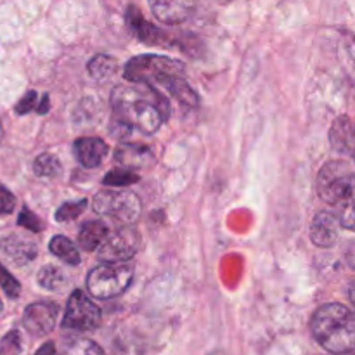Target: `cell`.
I'll return each mask as SVG.
<instances>
[{
  "label": "cell",
  "instance_id": "cell-33",
  "mask_svg": "<svg viewBox=\"0 0 355 355\" xmlns=\"http://www.w3.org/2000/svg\"><path fill=\"white\" fill-rule=\"evenodd\" d=\"M0 312H2V302H0Z\"/></svg>",
  "mask_w": 355,
  "mask_h": 355
},
{
  "label": "cell",
  "instance_id": "cell-10",
  "mask_svg": "<svg viewBox=\"0 0 355 355\" xmlns=\"http://www.w3.org/2000/svg\"><path fill=\"white\" fill-rule=\"evenodd\" d=\"M0 250L14 266H26L37 257V241L24 232H12L0 239Z\"/></svg>",
  "mask_w": 355,
  "mask_h": 355
},
{
  "label": "cell",
  "instance_id": "cell-11",
  "mask_svg": "<svg viewBox=\"0 0 355 355\" xmlns=\"http://www.w3.org/2000/svg\"><path fill=\"white\" fill-rule=\"evenodd\" d=\"M156 19L165 24L184 23L193 14L196 0H149Z\"/></svg>",
  "mask_w": 355,
  "mask_h": 355
},
{
  "label": "cell",
  "instance_id": "cell-4",
  "mask_svg": "<svg viewBox=\"0 0 355 355\" xmlns=\"http://www.w3.org/2000/svg\"><path fill=\"white\" fill-rule=\"evenodd\" d=\"M134 279V266L128 262H104L87 276L90 295L101 300L123 293Z\"/></svg>",
  "mask_w": 355,
  "mask_h": 355
},
{
  "label": "cell",
  "instance_id": "cell-19",
  "mask_svg": "<svg viewBox=\"0 0 355 355\" xmlns=\"http://www.w3.org/2000/svg\"><path fill=\"white\" fill-rule=\"evenodd\" d=\"M149 158L148 148H135V146H121L116 151V159L125 166H141Z\"/></svg>",
  "mask_w": 355,
  "mask_h": 355
},
{
  "label": "cell",
  "instance_id": "cell-18",
  "mask_svg": "<svg viewBox=\"0 0 355 355\" xmlns=\"http://www.w3.org/2000/svg\"><path fill=\"white\" fill-rule=\"evenodd\" d=\"M116 69H118V62L114 61L113 58H110V55L99 54L89 62V73L96 80L110 78V76H113L114 73H116Z\"/></svg>",
  "mask_w": 355,
  "mask_h": 355
},
{
  "label": "cell",
  "instance_id": "cell-22",
  "mask_svg": "<svg viewBox=\"0 0 355 355\" xmlns=\"http://www.w3.org/2000/svg\"><path fill=\"white\" fill-rule=\"evenodd\" d=\"M137 180H139V175L137 173L132 172V170L116 168V170H111V172H107L103 182L106 184V186H111V187H127V186H130V184L137 182Z\"/></svg>",
  "mask_w": 355,
  "mask_h": 355
},
{
  "label": "cell",
  "instance_id": "cell-1",
  "mask_svg": "<svg viewBox=\"0 0 355 355\" xmlns=\"http://www.w3.org/2000/svg\"><path fill=\"white\" fill-rule=\"evenodd\" d=\"M113 121L121 134L139 130L155 134L170 118V101L165 94L148 85H120L111 94Z\"/></svg>",
  "mask_w": 355,
  "mask_h": 355
},
{
  "label": "cell",
  "instance_id": "cell-29",
  "mask_svg": "<svg viewBox=\"0 0 355 355\" xmlns=\"http://www.w3.org/2000/svg\"><path fill=\"white\" fill-rule=\"evenodd\" d=\"M16 207V198L10 191L0 187V215H7Z\"/></svg>",
  "mask_w": 355,
  "mask_h": 355
},
{
  "label": "cell",
  "instance_id": "cell-28",
  "mask_svg": "<svg viewBox=\"0 0 355 355\" xmlns=\"http://www.w3.org/2000/svg\"><path fill=\"white\" fill-rule=\"evenodd\" d=\"M37 107H38L37 92H28L26 96H24L23 99L16 104V113L26 114V113H30V111L37 110Z\"/></svg>",
  "mask_w": 355,
  "mask_h": 355
},
{
  "label": "cell",
  "instance_id": "cell-6",
  "mask_svg": "<svg viewBox=\"0 0 355 355\" xmlns=\"http://www.w3.org/2000/svg\"><path fill=\"white\" fill-rule=\"evenodd\" d=\"M94 210L123 225H132L141 217V200L132 191H99L92 200Z\"/></svg>",
  "mask_w": 355,
  "mask_h": 355
},
{
  "label": "cell",
  "instance_id": "cell-2",
  "mask_svg": "<svg viewBox=\"0 0 355 355\" xmlns=\"http://www.w3.org/2000/svg\"><path fill=\"white\" fill-rule=\"evenodd\" d=\"M128 82L148 85L158 92H166L189 107H196L200 99L186 78V68L180 61L166 55L142 54L132 58L123 69Z\"/></svg>",
  "mask_w": 355,
  "mask_h": 355
},
{
  "label": "cell",
  "instance_id": "cell-32",
  "mask_svg": "<svg viewBox=\"0 0 355 355\" xmlns=\"http://www.w3.org/2000/svg\"><path fill=\"white\" fill-rule=\"evenodd\" d=\"M0 139H2V128H0Z\"/></svg>",
  "mask_w": 355,
  "mask_h": 355
},
{
  "label": "cell",
  "instance_id": "cell-16",
  "mask_svg": "<svg viewBox=\"0 0 355 355\" xmlns=\"http://www.w3.org/2000/svg\"><path fill=\"white\" fill-rule=\"evenodd\" d=\"M107 227L104 222L101 220H90L80 227L78 231V245L82 246L85 252H92V250L99 248L103 239L106 238Z\"/></svg>",
  "mask_w": 355,
  "mask_h": 355
},
{
  "label": "cell",
  "instance_id": "cell-20",
  "mask_svg": "<svg viewBox=\"0 0 355 355\" xmlns=\"http://www.w3.org/2000/svg\"><path fill=\"white\" fill-rule=\"evenodd\" d=\"M64 283V274H62L61 269H58V267L54 266L42 267V270L38 272V284H40L42 288H45V290L58 291L61 290Z\"/></svg>",
  "mask_w": 355,
  "mask_h": 355
},
{
  "label": "cell",
  "instance_id": "cell-26",
  "mask_svg": "<svg viewBox=\"0 0 355 355\" xmlns=\"http://www.w3.org/2000/svg\"><path fill=\"white\" fill-rule=\"evenodd\" d=\"M0 288L6 291V295L9 298H17L21 293V286L19 283H17V279L10 276V274L3 269L2 263H0Z\"/></svg>",
  "mask_w": 355,
  "mask_h": 355
},
{
  "label": "cell",
  "instance_id": "cell-14",
  "mask_svg": "<svg viewBox=\"0 0 355 355\" xmlns=\"http://www.w3.org/2000/svg\"><path fill=\"white\" fill-rule=\"evenodd\" d=\"M127 23L128 26L132 28V31L137 35L139 40L146 42V44L159 45L165 42V38H163L165 33H163L162 30H158L156 26H153L151 23H148V21L142 17V14L139 12V9H135V7H130V9H128Z\"/></svg>",
  "mask_w": 355,
  "mask_h": 355
},
{
  "label": "cell",
  "instance_id": "cell-13",
  "mask_svg": "<svg viewBox=\"0 0 355 355\" xmlns=\"http://www.w3.org/2000/svg\"><path fill=\"white\" fill-rule=\"evenodd\" d=\"M75 155L80 165L85 168H96L107 155V146L103 139L82 137L75 142Z\"/></svg>",
  "mask_w": 355,
  "mask_h": 355
},
{
  "label": "cell",
  "instance_id": "cell-3",
  "mask_svg": "<svg viewBox=\"0 0 355 355\" xmlns=\"http://www.w3.org/2000/svg\"><path fill=\"white\" fill-rule=\"evenodd\" d=\"M315 342L333 354H350L355 345V319L342 304H326L315 311L311 321Z\"/></svg>",
  "mask_w": 355,
  "mask_h": 355
},
{
  "label": "cell",
  "instance_id": "cell-23",
  "mask_svg": "<svg viewBox=\"0 0 355 355\" xmlns=\"http://www.w3.org/2000/svg\"><path fill=\"white\" fill-rule=\"evenodd\" d=\"M61 355H106L96 342L87 338H80L64 349Z\"/></svg>",
  "mask_w": 355,
  "mask_h": 355
},
{
  "label": "cell",
  "instance_id": "cell-31",
  "mask_svg": "<svg viewBox=\"0 0 355 355\" xmlns=\"http://www.w3.org/2000/svg\"><path fill=\"white\" fill-rule=\"evenodd\" d=\"M208 355H225V354L222 352V350H215V352H211V354H208Z\"/></svg>",
  "mask_w": 355,
  "mask_h": 355
},
{
  "label": "cell",
  "instance_id": "cell-17",
  "mask_svg": "<svg viewBox=\"0 0 355 355\" xmlns=\"http://www.w3.org/2000/svg\"><path fill=\"white\" fill-rule=\"evenodd\" d=\"M49 250L54 253L58 259L64 260L69 266H78L80 263V253L76 250V246L69 241L64 236H54L49 243Z\"/></svg>",
  "mask_w": 355,
  "mask_h": 355
},
{
  "label": "cell",
  "instance_id": "cell-24",
  "mask_svg": "<svg viewBox=\"0 0 355 355\" xmlns=\"http://www.w3.org/2000/svg\"><path fill=\"white\" fill-rule=\"evenodd\" d=\"M87 208V200L75 201V203H64L61 205L58 211H55V220L58 222H71L75 218H78L80 215L85 211Z\"/></svg>",
  "mask_w": 355,
  "mask_h": 355
},
{
  "label": "cell",
  "instance_id": "cell-9",
  "mask_svg": "<svg viewBox=\"0 0 355 355\" xmlns=\"http://www.w3.org/2000/svg\"><path fill=\"white\" fill-rule=\"evenodd\" d=\"M59 307L54 302H37L28 305L23 315V326L30 335L45 336L54 329Z\"/></svg>",
  "mask_w": 355,
  "mask_h": 355
},
{
  "label": "cell",
  "instance_id": "cell-15",
  "mask_svg": "<svg viewBox=\"0 0 355 355\" xmlns=\"http://www.w3.org/2000/svg\"><path fill=\"white\" fill-rule=\"evenodd\" d=\"M331 146L343 155L354 153V127L349 116H340L331 128Z\"/></svg>",
  "mask_w": 355,
  "mask_h": 355
},
{
  "label": "cell",
  "instance_id": "cell-30",
  "mask_svg": "<svg viewBox=\"0 0 355 355\" xmlns=\"http://www.w3.org/2000/svg\"><path fill=\"white\" fill-rule=\"evenodd\" d=\"M35 355H55V347H54V343H44V345L40 347V350H38L37 354Z\"/></svg>",
  "mask_w": 355,
  "mask_h": 355
},
{
  "label": "cell",
  "instance_id": "cell-21",
  "mask_svg": "<svg viewBox=\"0 0 355 355\" xmlns=\"http://www.w3.org/2000/svg\"><path fill=\"white\" fill-rule=\"evenodd\" d=\"M33 170L38 177H55L61 172V163L54 155H42L35 159Z\"/></svg>",
  "mask_w": 355,
  "mask_h": 355
},
{
  "label": "cell",
  "instance_id": "cell-7",
  "mask_svg": "<svg viewBox=\"0 0 355 355\" xmlns=\"http://www.w3.org/2000/svg\"><path fill=\"white\" fill-rule=\"evenodd\" d=\"M101 319H103L101 309L83 291L75 290L66 305L61 324L62 329H68V331L87 333L99 328Z\"/></svg>",
  "mask_w": 355,
  "mask_h": 355
},
{
  "label": "cell",
  "instance_id": "cell-27",
  "mask_svg": "<svg viewBox=\"0 0 355 355\" xmlns=\"http://www.w3.org/2000/svg\"><path fill=\"white\" fill-rule=\"evenodd\" d=\"M17 224L30 232H40L42 229H44V224L40 222V218H38L37 215L31 214L28 208H23V211L19 214V220H17Z\"/></svg>",
  "mask_w": 355,
  "mask_h": 355
},
{
  "label": "cell",
  "instance_id": "cell-25",
  "mask_svg": "<svg viewBox=\"0 0 355 355\" xmlns=\"http://www.w3.org/2000/svg\"><path fill=\"white\" fill-rule=\"evenodd\" d=\"M21 350H23L21 335L19 331L12 329L0 342V355H21Z\"/></svg>",
  "mask_w": 355,
  "mask_h": 355
},
{
  "label": "cell",
  "instance_id": "cell-8",
  "mask_svg": "<svg viewBox=\"0 0 355 355\" xmlns=\"http://www.w3.org/2000/svg\"><path fill=\"white\" fill-rule=\"evenodd\" d=\"M141 236L132 225H123L116 231L106 234L99 245V259L103 262H125L137 253Z\"/></svg>",
  "mask_w": 355,
  "mask_h": 355
},
{
  "label": "cell",
  "instance_id": "cell-12",
  "mask_svg": "<svg viewBox=\"0 0 355 355\" xmlns=\"http://www.w3.org/2000/svg\"><path fill=\"white\" fill-rule=\"evenodd\" d=\"M340 218L331 211H319L312 220L311 238L314 245L319 248H331L340 236Z\"/></svg>",
  "mask_w": 355,
  "mask_h": 355
},
{
  "label": "cell",
  "instance_id": "cell-5",
  "mask_svg": "<svg viewBox=\"0 0 355 355\" xmlns=\"http://www.w3.org/2000/svg\"><path fill=\"white\" fill-rule=\"evenodd\" d=\"M318 194L329 205H342L352 200L354 168L347 162H329L318 175Z\"/></svg>",
  "mask_w": 355,
  "mask_h": 355
}]
</instances>
